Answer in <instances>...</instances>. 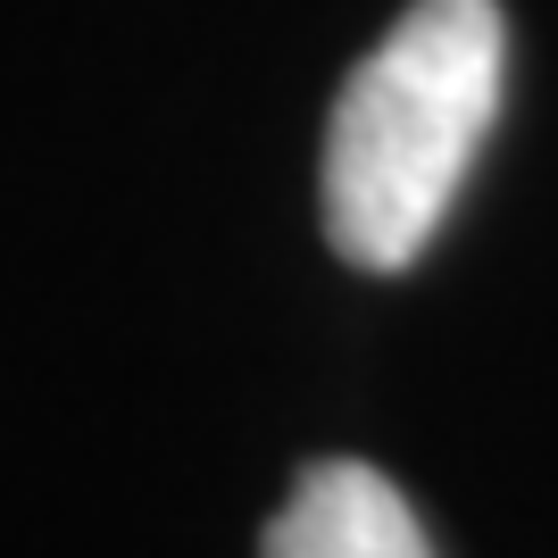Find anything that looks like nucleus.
Here are the masks:
<instances>
[{
    "instance_id": "1",
    "label": "nucleus",
    "mask_w": 558,
    "mask_h": 558,
    "mask_svg": "<svg viewBox=\"0 0 558 558\" xmlns=\"http://www.w3.org/2000/svg\"><path fill=\"white\" fill-rule=\"evenodd\" d=\"M509 25L492 0H417L350 68L326 125V233L367 276H400L442 233L500 117Z\"/></svg>"
},
{
    "instance_id": "2",
    "label": "nucleus",
    "mask_w": 558,
    "mask_h": 558,
    "mask_svg": "<svg viewBox=\"0 0 558 558\" xmlns=\"http://www.w3.org/2000/svg\"><path fill=\"white\" fill-rule=\"evenodd\" d=\"M267 558H434V542L392 475H375L359 459H326L276 509Z\"/></svg>"
}]
</instances>
